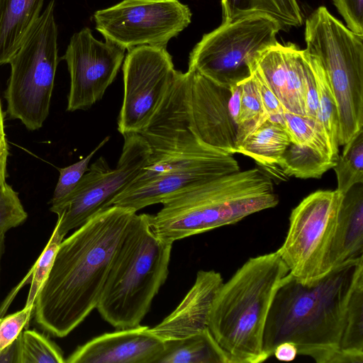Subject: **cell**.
Returning <instances> with one entry per match:
<instances>
[{
  "label": "cell",
  "mask_w": 363,
  "mask_h": 363,
  "mask_svg": "<svg viewBox=\"0 0 363 363\" xmlns=\"http://www.w3.org/2000/svg\"><path fill=\"white\" fill-rule=\"evenodd\" d=\"M135 213L129 208L111 206L63 239L33 305L40 327L63 337L96 308L115 255Z\"/></svg>",
  "instance_id": "1"
},
{
  "label": "cell",
  "mask_w": 363,
  "mask_h": 363,
  "mask_svg": "<svg viewBox=\"0 0 363 363\" xmlns=\"http://www.w3.org/2000/svg\"><path fill=\"white\" fill-rule=\"evenodd\" d=\"M363 280V257L333 267L309 284L289 272L269 308L263 337L268 359L283 342L317 363H342L340 345L352 294Z\"/></svg>",
  "instance_id": "2"
},
{
  "label": "cell",
  "mask_w": 363,
  "mask_h": 363,
  "mask_svg": "<svg viewBox=\"0 0 363 363\" xmlns=\"http://www.w3.org/2000/svg\"><path fill=\"white\" fill-rule=\"evenodd\" d=\"M161 203L160 211L150 215V225L156 236L173 244L274 208L279 196L271 177L252 168L188 186Z\"/></svg>",
  "instance_id": "3"
},
{
  "label": "cell",
  "mask_w": 363,
  "mask_h": 363,
  "mask_svg": "<svg viewBox=\"0 0 363 363\" xmlns=\"http://www.w3.org/2000/svg\"><path fill=\"white\" fill-rule=\"evenodd\" d=\"M289 271L276 252L250 257L220 287L208 329L233 363H261L267 315Z\"/></svg>",
  "instance_id": "4"
},
{
  "label": "cell",
  "mask_w": 363,
  "mask_h": 363,
  "mask_svg": "<svg viewBox=\"0 0 363 363\" xmlns=\"http://www.w3.org/2000/svg\"><path fill=\"white\" fill-rule=\"evenodd\" d=\"M172 245L155 235L149 214H135L96 306L104 320L119 329L140 325L167 279Z\"/></svg>",
  "instance_id": "5"
},
{
  "label": "cell",
  "mask_w": 363,
  "mask_h": 363,
  "mask_svg": "<svg viewBox=\"0 0 363 363\" xmlns=\"http://www.w3.org/2000/svg\"><path fill=\"white\" fill-rule=\"evenodd\" d=\"M305 41V50L330 83L338 111V143L343 146L363 129V35L320 6L306 19Z\"/></svg>",
  "instance_id": "6"
},
{
  "label": "cell",
  "mask_w": 363,
  "mask_h": 363,
  "mask_svg": "<svg viewBox=\"0 0 363 363\" xmlns=\"http://www.w3.org/2000/svg\"><path fill=\"white\" fill-rule=\"evenodd\" d=\"M55 6L48 4L9 62L7 113L29 130L40 128L49 114L59 62Z\"/></svg>",
  "instance_id": "7"
},
{
  "label": "cell",
  "mask_w": 363,
  "mask_h": 363,
  "mask_svg": "<svg viewBox=\"0 0 363 363\" xmlns=\"http://www.w3.org/2000/svg\"><path fill=\"white\" fill-rule=\"evenodd\" d=\"M282 28L277 20L256 10L222 22L193 48L188 69L231 87L251 75L255 57L277 42Z\"/></svg>",
  "instance_id": "8"
},
{
  "label": "cell",
  "mask_w": 363,
  "mask_h": 363,
  "mask_svg": "<svg viewBox=\"0 0 363 363\" xmlns=\"http://www.w3.org/2000/svg\"><path fill=\"white\" fill-rule=\"evenodd\" d=\"M343 194L318 190L291 212L289 226L277 252L300 283L309 284L330 269V250Z\"/></svg>",
  "instance_id": "9"
},
{
  "label": "cell",
  "mask_w": 363,
  "mask_h": 363,
  "mask_svg": "<svg viewBox=\"0 0 363 363\" xmlns=\"http://www.w3.org/2000/svg\"><path fill=\"white\" fill-rule=\"evenodd\" d=\"M122 153L116 168L109 167L104 157L97 159L74 190L60 203L50 207L57 214L55 227L65 236L100 211L108 208L118 194L135 179L148 163L151 150L138 133L123 135Z\"/></svg>",
  "instance_id": "10"
},
{
  "label": "cell",
  "mask_w": 363,
  "mask_h": 363,
  "mask_svg": "<svg viewBox=\"0 0 363 363\" xmlns=\"http://www.w3.org/2000/svg\"><path fill=\"white\" fill-rule=\"evenodd\" d=\"M232 154L212 147L174 153L148 163L111 205L138 211L196 183L240 171Z\"/></svg>",
  "instance_id": "11"
},
{
  "label": "cell",
  "mask_w": 363,
  "mask_h": 363,
  "mask_svg": "<svg viewBox=\"0 0 363 363\" xmlns=\"http://www.w3.org/2000/svg\"><path fill=\"white\" fill-rule=\"evenodd\" d=\"M187 5L179 0H123L94 14L96 29L125 50L166 47L191 21Z\"/></svg>",
  "instance_id": "12"
},
{
  "label": "cell",
  "mask_w": 363,
  "mask_h": 363,
  "mask_svg": "<svg viewBox=\"0 0 363 363\" xmlns=\"http://www.w3.org/2000/svg\"><path fill=\"white\" fill-rule=\"evenodd\" d=\"M123 72L124 96L118 130L123 135L139 133L147 125L178 70L174 69L166 47L143 45L128 50Z\"/></svg>",
  "instance_id": "13"
},
{
  "label": "cell",
  "mask_w": 363,
  "mask_h": 363,
  "mask_svg": "<svg viewBox=\"0 0 363 363\" xmlns=\"http://www.w3.org/2000/svg\"><path fill=\"white\" fill-rule=\"evenodd\" d=\"M125 49L96 39L89 28L75 33L63 57L70 76L67 111L86 110L101 99L121 66Z\"/></svg>",
  "instance_id": "14"
},
{
  "label": "cell",
  "mask_w": 363,
  "mask_h": 363,
  "mask_svg": "<svg viewBox=\"0 0 363 363\" xmlns=\"http://www.w3.org/2000/svg\"><path fill=\"white\" fill-rule=\"evenodd\" d=\"M194 71H178L158 110L139 133L147 142L155 161L174 153L199 151L211 147L194 134L189 112L190 89Z\"/></svg>",
  "instance_id": "15"
},
{
  "label": "cell",
  "mask_w": 363,
  "mask_h": 363,
  "mask_svg": "<svg viewBox=\"0 0 363 363\" xmlns=\"http://www.w3.org/2000/svg\"><path fill=\"white\" fill-rule=\"evenodd\" d=\"M230 95L231 87L194 71L189 99L192 130L202 143L233 155L237 153V127L230 109Z\"/></svg>",
  "instance_id": "16"
},
{
  "label": "cell",
  "mask_w": 363,
  "mask_h": 363,
  "mask_svg": "<svg viewBox=\"0 0 363 363\" xmlns=\"http://www.w3.org/2000/svg\"><path fill=\"white\" fill-rule=\"evenodd\" d=\"M252 67L264 79L285 111L306 116L308 56L291 43L278 41L259 52Z\"/></svg>",
  "instance_id": "17"
},
{
  "label": "cell",
  "mask_w": 363,
  "mask_h": 363,
  "mask_svg": "<svg viewBox=\"0 0 363 363\" xmlns=\"http://www.w3.org/2000/svg\"><path fill=\"white\" fill-rule=\"evenodd\" d=\"M164 341L149 327L138 325L106 333L79 347L67 363H157Z\"/></svg>",
  "instance_id": "18"
},
{
  "label": "cell",
  "mask_w": 363,
  "mask_h": 363,
  "mask_svg": "<svg viewBox=\"0 0 363 363\" xmlns=\"http://www.w3.org/2000/svg\"><path fill=\"white\" fill-rule=\"evenodd\" d=\"M223 284L214 270H200L178 306L150 331L164 341L182 339L208 328L214 300Z\"/></svg>",
  "instance_id": "19"
},
{
  "label": "cell",
  "mask_w": 363,
  "mask_h": 363,
  "mask_svg": "<svg viewBox=\"0 0 363 363\" xmlns=\"http://www.w3.org/2000/svg\"><path fill=\"white\" fill-rule=\"evenodd\" d=\"M361 257H363V184H358L343 195L329 262L332 269Z\"/></svg>",
  "instance_id": "20"
},
{
  "label": "cell",
  "mask_w": 363,
  "mask_h": 363,
  "mask_svg": "<svg viewBox=\"0 0 363 363\" xmlns=\"http://www.w3.org/2000/svg\"><path fill=\"white\" fill-rule=\"evenodd\" d=\"M44 0H0V65L9 64L39 18Z\"/></svg>",
  "instance_id": "21"
},
{
  "label": "cell",
  "mask_w": 363,
  "mask_h": 363,
  "mask_svg": "<svg viewBox=\"0 0 363 363\" xmlns=\"http://www.w3.org/2000/svg\"><path fill=\"white\" fill-rule=\"evenodd\" d=\"M291 143L286 130L267 119L238 147L237 153L251 157L268 173L282 180L277 164Z\"/></svg>",
  "instance_id": "22"
},
{
  "label": "cell",
  "mask_w": 363,
  "mask_h": 363,
  "mask_svg": "<svg viewBox=\"0 0 363 363\" xmlns=\"http://www.w3.org/2000/svg\"><path fill=\"white\" fill-rule=\"evenodd\" d=\"M157 363H233L208 328L192 335L164 341Z\"/></svg>",
  "instance_id": "23"
},
{
  "label": "cell",
  "mask_w": 363,
  "mask_h": 363,
  "mask_svg": "<svg viewBox=\"0 0 363 363\" xmlns=\"http://www.w3.org/2000/svg\"><path fill=\"white\" fill-rule=\"evenodd\" d=\"M335 164L336 162L310 147L291 143L282 155L277 167L284 179L287 177L320 179Z\"/></svg>",
  "instance_id": "24"
},
{
  "label": "cell",
  "mask_w": 363,
  "mask_h": 363,
  "mask_svg": "<svg viewBox=\"0 0 363 363\" xmlns=\"http://www.w3.org/2000/svg\"><path fill=\"white\" fill-rule=\"evenodd\" d=\"M340 351L342 363H363V280L352 294Z\"/></svg>",
  "instance_id": "25"
},
{
  "label": "cell",
  "mask_w": 363,
  "mask_h": 363,
  "mask_svg": "<svg viewBox=\"0 0 363 363\" xmlns=\"http://www.w3.org/2000/svg\"><path fill=\"white\" fill-rule=\"evenodd\" d=\"M308 55L311 60L315 79L320 121L327 137L333 156L337 160L340 145L338 143L339 119L336 101L323 68L315 58L309 54Z\"/></svg>",
  "instance_id": "26"
},
{
  "label": "cell",
  "mask_w": 363,
  "mask_h": 363,
  "mask_svg": "<svg viewBox=\"0 0 363 363\" xmlns=\"http://www.w3.org/2000/svg\"><path fill=\"white\" fill-rule=\"evenodd\" d=\"M240 84V105L237 123V149L268 119L254 76L251 74L249 77L241 81Z\"/></svg>",
  "instance_id": "27"
},
{
  "label": "cell",
  "mask_w": 363,
  "mask_h": 363,
  "mask_svg": "<svg viewBox=\"0 0 363 363\" xmlns=\"http://www.w3.org/2000/svg\"><path fill=\"white\" fill-rule=\"evenodd\" d=\"M285 128L291 143L301 146L310 147L328 159L336 162L323 126L308 118L294 113L284 111Z\"/></svg>",
  "instance_id": "28"
},
{
  "label": "cell",
  "mask_w": 363,
  "mask_h": 363,
  "mask_svg": "<svg viewBox=\"0 0 363 363\" xmlns=\"http://www.w3.org/2000/svg\"><path fill=\"white\" fill-rule=\"evenodd\" d=\"M343 146L333 169L337 182L336 189L344 194L353 186L363 184V129Z\"/></svg>",
  "instance_id": "29"
},
{
  "label": "cell",
  "mask_w": 363,
  "mask_h": 363,
  "mask_svg": "<svg viewBox=\"0 0 363 363\" xmlns=\"http://www.w3.org/2000/svg\"><path fill=\"white\" fill-rule=\"evenodd\" d=\"M18 363H65L61 349L45 335L26 330L18 337Z\"/></svg>",
  "instance_id": "30"
},
{
  "label": "cell",
  "mask_w": 363,
  "mask_h": 363,
  "mask_svg": "<svg viewBox=\"0 0 363 363\" xmlns=\"http://www.w3.org/2000/svg\"><path fill=\"white\" fill-rule=\"evenodd\" d=\"M64 238L55 227L48 242L33 267L18 287L19 289L23 284H26L28 281L30 284L25 306L33 307L35 298L49 275L56 253Z\"/></svg>",
  "instance_id": "31"
},
{
  "label": "cell",
  "mask_w": 363,
  "mask_h": 363,
  "mask_svg": "<svg viewBox=\"0 0 363 363\" xmlns=\"http://www.w3.org/2000/svg\"><path fill=\"white\" fill-rule=\"evenodd\" d=\"M106 137L87 156L67 167L58 168L60 176L50 201L51 206L64 200L76 187L85 172L89 169L88 164L95 155L109 140Z\"/></svg>",
  "instance_id": "32"
},
{
  "label": "cell",
  "mask_w": 363,
  "mask_h": 363,
  "mask_svg": "<svg viewBox=\"0 0 363 363\" xmlns=\"http://www.w3.org/2000/svg\"><path fill=\"white\" fill-rule=\"evenodd\" d=\"M27 218L18 194L5 182L0 187V235L20 225Z\"/></svg>",
  "instance_id": "33"
},
{
  "label": "cell",
  "mask_w": 363,
  "mask_h": 363,
  "mask_svg": "<svg viewBox=\"0 0 363 363\" xmlns=\"http://www.w3.org/2000/svg\"><path fill=\"white\" fill-rule=\"evenodd\" d=\"M257 10L264 12L282 27L302 25L303 14L298 0H256Z\"/></svg>",
  "instance_id": "34"
},
{
  "label": "cell",
  "mask_w": 363,
  "mask_h": 363,
  "mask_svg": "<svg viewBox=\"0 0 363 363\" xmlns=\"http://www.w3.org/2000/svg\"><path fill=\"white\" fill-rule=\"evenodd\" d=\"M33 311V307L25 306L19 311L0 317V352L18 338L28 323Z\"/></svg>",
  "instance_id": "35"
},
{
  "label": "cell",
  "mask_w": 363,
  "mask_h": 363,
  "mask_svg": "<svg viewBox=\"0 0 363 363\" xmlns=\"http://www.w3.org/2000/svg\"><path fill=\"white\" fill-rule=\"evenodd\" d=\"M251 74L255 79L268 119L281 125L285 128L284 108L281 104L262 76L253 67H251Z\"/></svg>",
  "instance_id": "36"
},
{
  "label": "cell",
  "mask_w": 363,
  "mask_h": 363,
  "mask_svg": "<svg viewBox=\"0 0 363 363\" xmlns=\"http://www.w3.org/2000/svg\"><path fill=\"white\" fill-rule=\"evenodd\" d=\"M333 3L347 27L363 35V0H333Z\"/></svg>",
  "instance_id": "37"
},
{
  "label": "cell",
  "mask_w": 363,
  "mask_h": 363,
  "mask_svg": "<svg viewBox=\"0 0 363 363\" xmlns=\"http://www.w3.org/2000/svg\"><path fill=\"white\" fill-rule=\"evenodd\" d=\"M223 22L257 10L256 0H221Z\"/></svg>",
  "instance_id": "38"
},
{
  "label": "cell",
  "mask_w": 363,
  "mask_h": 363,
  "mask_svg": "<svg viewBox=\"0 0 363 363\" xmlns=\"http://www.w3.org/2000/svg\"><path fill=\"white\" fill-rule=\"evenodd\" d=\"M9 154V146L5 133L4 114L0 100V187L6 182V167Z\"/></svg>",
  "instance_id": "39"
},
{
  "label": "cell",
  "mask_w": 363,
  "mask_h": 363,
  "mask_svg": "<svg viewBox=\"0 0 363 363\" xmlns=\"http://www.w3.org/2000/svg\"><path fill=\"white\" fill-rule=\"evenodd\" d=\"M298 354L296 345L291 342H283L275 348L273 355L279 361L291 362Z\"/></svg>",
  "instance_id": "40"
},
{
  "label": "cell",
  "mask_w": 363,
  "mask_h": 363,
  "mask_svg": "<svg viewBox=\"0 0 363 363\" xmlns=\"http://www.w3.org/2000/svg\"><path fill=\"white\" fill-rule=\"evenodd\" d=\"M18 338L10 345L0 352V363H18Z\"/></svg>",
  "instance_id": "41"
},
{
  "label": "cell",
  "mask_w": 363,
  "mask_h": 363,
  "mask_svg": "<svg viewBox=\"0 0 363 363\" xmlns=\"http://www.w3.org/2000/svg\"><path fill=\"white\" fill-rule=\"evenodd\" d=\"M5 234L0 235V264L2 255L4 252L5 249Z\"/></svg>",
  "instance_id": "42"
}]
</instances>
